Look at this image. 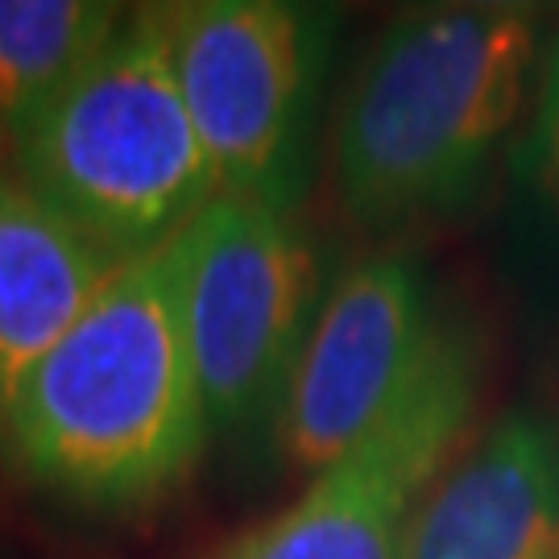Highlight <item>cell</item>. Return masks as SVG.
Wrapping results in <instances>:
<instances>
[{"label":"cell","instance_id":"cell-1","mask_svg":"<svg viewBox=\"0 0 559 559\" xmlns=\"http://www.w3.org/2000/svg\"><path fill=\"white\" fill-rule=\"evenodd\" d=\"M551 25L531 0L415 4L381 25L328 129V179L353 233L411 245L501 191Z\"/></svg>","mask_w":559,"mask_h":559},{"label":"cell","instance_id":"cell-6","mask_svg":"<svg viewBox=\"0 0 559 559\" xmlns=\"http://www.w3.org/2000/svg\"><path fill=\"white\" fill-rule=\"evenodd\" d=\"M489 378V328L452 299L431 353L385 419L212 559H406L423 501L485 423Z\"/></svg>","mask_w":559,"mask_h":559},{"label":"cell","instance_id":"cell-12","mask_svg":"<svg viewBox=\"0 0 559 559\" xmlns=\"http://www.w3.org/2000/svg\"><path fill=\"white\" fill-rule=\"evenodd\" d=\"M0 141H4V124H0Z\"/></svg>","mask_w":559,"mask_h":559},{"label":"cell","instance_id":"cell-5","mask_svg":"<svg viewBox=\"0 0 559 559\" xmlns=\"http://www.w3.org/2000/svg\"><path fill=\"white\" fill-rule=\"evenodd\" d=\"M179 311L212 440L278 436L290 378L328 295L302 212L212 200L170 240Z\"/></svg>","mask_w":559,"mask_h":559},{"label":"cell","instance_id":"cell-3","mask_svg":"<svg viewBox=\"0 0 559 559\" xmlns=\"http://www.w3.org/2000/svg\"><path fill=\"white\" fill-rule=\"evenodd\" d=\"M13 150L21 187L112 258L179 237L216 191L175 71L170 4L124 9L96 59Z\"/></svg>","mask_w":559,"mask_h":559},{"label":"cell","instance_id":"cell-11","mask_svg":"<svg viewBox=\"0 0 559 559\" xmlns=\"http://www.w3.org/2000/svg\"><path fill=\"white\" fill-rule=\"evenodd\" d=\"M506 233L519 270L559 299V13L547 38L539 83L501 179Z\"/></svg>","mask_w":559,"mask_h":559},{"label":"cell","instance_id":"cell-7","mask_svg":"<svg viewBox=\"0 0 559 559\" xmlns=\"http://www.w3.org/2000/svg\"><path fill=\"white\" fill-rule=\"evenodd\" d=\"M448 302L415 245H378L332 274L274 436L286 468L316 477L385 419L431 353Z\"/></svg>","mask_w":559,"mask_h":559},{"label":"cell","instance_id":"cell-10","mask_svg":"<svg viewBox=\"0 0 559 559\" xmlns=\"http://www.w3.org/2000/svg\"><path fill=\"white\" fill-rule=\"evenodd\" d=\"M124 9L92 0H0V124L17 145L112 38Z\"/></svg>","mask_w":559,"mask_h":559},{"label":"cell","instance_id":"cell-8","mask_svg":"<svg viewBox=\"0 0 559 559\" xmlns=\"http://www.w3.org/2000/svg\"><path fill=\"white\" fill-rule=\"evenodd\" d=\"M406 559H559V406L493 411L423 501Z\"/></svg>","mask_w":559,"mask_h":559},{"label":"cell","instance_id":"cell-9","mask_svg":"<svg viewBox=\"0 0 559 559\" xmlns=\"http://www.w3.org/2000/svg\"><path fill=\"white\" fill-rule=\"evenodd\" d=\"M120 265L29 187L0 182V419Z\"/></svg>","mask_w":559,"mask_h":559},{"label":"cell","instance_id":"cell-2","mask_svg":"<svg viewBox=\"0 0 559 559\" xmlns=\"http://www.w3.org/2000/svg\"><path fill=\"white\" fill-rule=\"evenodd\" d=\"M207 440L170 245L120 265L0 419V448L21 480L87 514L166 501Z\"/></svg>","mask_w":559,"mask_h":559},{"label":"cell","instance_id":"cell-4","mask_svg":"<svg viewBox=\"0 0 559 559\" xmlns=\"http://www.w3.org/2000/svg\"><path fill=\"white\" fill-rule=\"evenodd\" d=\"M344 17L307 0L170 4V46L216 200L302 212Z\"/></svg>","mask_w":559,"mask_h":559}]
</instances>
